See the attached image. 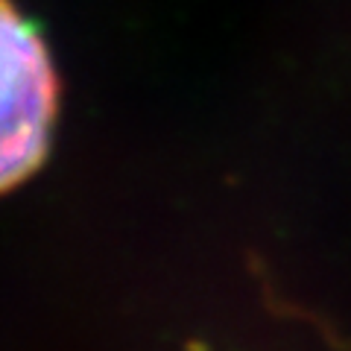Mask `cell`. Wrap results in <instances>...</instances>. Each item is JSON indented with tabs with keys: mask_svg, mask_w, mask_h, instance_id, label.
I'll return each instance as SVG.
<instances>
[{
	"mask_svg": "<svg viewBox=\"0 0 351 351\" xmlns=\"http://www.w3.org/2000/svg\"><path fill=\"white\" fill-rule=\"evenodd\" d=\"M56 112V76L41 38L0 0V193L41 164Z\"/></svg>",
	"mask_w": 351,
	"mask_h": 351,
	"instance_id": "6da1fadb",
	"label": "cell"
}]
</instances>
